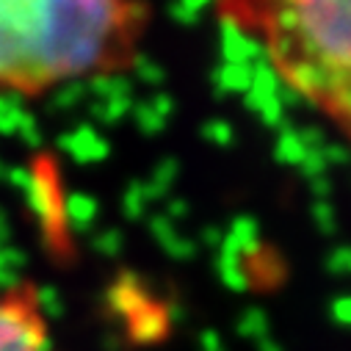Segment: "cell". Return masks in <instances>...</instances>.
<instances>
[{
  "label": "cell",
  "instance_id": "cell-1",
  "mask_svg": "<svg viewBox=\"0 0 351 351\" xmlns=\"http://www.w3.org/2000/svg\"><path fill=\"white\" fill-rule=\"evenodd\" d=\"M144 23V0H0V95L36 100L122 75Z\"/></svg>",
  "mask_w": 351,
  "mask_h": 351
},
{
  "label": "cell",
  "instance_id": "cell-2",
  "mask_svg": "<svg viewBox=\"0 0 351 351\" xmlns=\"http://www.w3.org/2000/svg\"><path fill=\"white\" fill-rule=\"evenodd\" d=\"M254 36L280 80L321 106L351 141V0H216Z\"/></svg>",
  "mask_w": 351,
  "mask_h": 351
},
{
  "label": "cell",
  "instance_id": "cell-3",
  "mask_svg": "<svg viewBox=\"0 0 351 351\" xmlns=\"http://www.w3.org/2000/svg\"><path fill=\"white\" fill-rule=\"evenodd\" d=\"M0 351H50L36 291L12 288L0 296Z\"/></svg>",
  "mask_w": 351,
  "mask_h": 351
},
{
  "label": "cell",
  "instance_id": "cell-4",
  "mask_svg": "<svg viewBox=\"0 0 351 351\" xmlns=\"http://www.w3.org/2000/svg\"><path fill=\"white\" fill-rule=\"evenodd\" d=\"M221 20V58L224 64H254L260 58H266L260 42L254 36H249L238 23L232 20Z\"/></svg>",
  "mask_w": 351,
  "mask_h": 351
},
{
  "label": "cell",
  "instance_id": "cell-5",
  "mask_svg": "<svg viewBox=\"0 0 351 351\" xmlns=\"http://www.w3.org/2000/svg\"><path fill=\"white\" fill-rule=\"evenodd\" d=\"M252 77H254V66L252 64H219L210 72V83L216 89V97H224L227 92H238L246 95L252 89Z\"/></svg>",
  "mask_w": 351,
  "mask_h": 351
},
{
  "label": "cell",
  "instance_id": "cell-6",
  "mask_svg": "<svg viewBox=\"0 0 351 351\" xmlns=\"http://www.w3.org/2000/svg\"><path fill=\"white\" fill-rule=\"evenodd\" d=\"M304 155H307V149H304V144L299 141V128H293V125H282L280 128V136H277V147H274V158L280 160V163H285V166H299L302 160H304Z\"/></svg>",
  "mask_w": 351,
  "mask_h": 351
},
{
  "label": "cell",
  "instance_id": "cell-7",
  "mask_svg": "<svg viewBox=\"0 0 351 351\" xmlns=\"http://www.w3.org/2000/svg\"><path fill=\"white\" fill-rule=\"evenodd\" d=\"M166 310H152V307H144L133 315V326L130 332L141 340H158L163 332H166Z\"/></svg>",
  "mask_w": 351,
  "mask_h": 351
},
{
  "label": "cell",
  "instance_id": "cell-8",
  "mask_svg": "<svg viewBox=\"0 0 351 351\" xmlns=\"http://www.w3.org/2000/svg\"><path fill=\"white\" fill-rule=\"evenodd\" d=\"M174 178H178V160H174V158H166V160L155 169V178H152V183L144 189V194H149L152 199H160V197L171 189Z\"/></svg>",
  "mask_w": 351,
  "mask_h": 351
},
{
  "label": "cell",
  "instance_id": "cell-9",
  "mask_svg": "<svg viewBox=\"0 0 351 351\" xmlns=\"http://www.w3.org/2000/svg\"><path fill=\"white\" fill-rule=\"evenodd\" d=\"M238 332L243 337H257V340H266L269 335V318L263 310H246L241 324H238Z\"/></svg>",
  "mask_w": 351,
  "mask_h": 351
},
{
  "label": "cell",
  "instance_id": "cell-10",
  "mask_svg": "<svg viewBox=\"0 0 351 351\" xmlns=\"http://www.w3.org/2000/svg\"><path fill=\"white\" fill-rule=\"evenodd\" d=\"M202 138H208L210 144H219V147H230L235 141V130L224 119H210L202 125Z\"/></svg>",
  "mask_w": 351,
  "mask_h": 351
},
{
  "label": "cell",
  "instance_id": "cell-11",
  "mask_svg": "<svg viewBox=\"0 0 351 351\" xmlns=\"http://www.w3.org/2000/svg\"><path fill=\"white\" fill-rule=\"evenodd\" d=\"M299 171H302V178L304 180H318V178H324V171H326V160H324V155H321V149H315V152H307L304 155V160L299 163Z\"/></svg>",
  "mask_w": 351,
  "mask_h": 351
},
{
  "label": "cell",
  "instance_id": "cell-12",
  "mask_svg": "<svg viewBox=\"0 0 351 351\" xmlns=\"http://www.w3.org/2000/svg\"><path fill=\"white\" fill-rule=\"evenodd\" d=\"M313 219H315V227H318L321 232H326V235L335 232V210H332V205H329L326 199H315V205H313Z\"/></svg>",
  "mask_w": 351,
  "mask_h": 351
},
{
  "label": "cell",
  "instance_id": "cell-13",
  "mask_svg": "<svg viewBox=\"0 0 351 351\" xmlns=\"http://www.w3.org/2000/svg\"><path fill=\"white\" fill-rule=\"evenodd\" d=\"M326 269L332 274H351V246H340L326 257Z\"/></svg>",
  "mask_w": 351,
  "mask_h": 351
},
{
  "label": "cell",
  "instance_id": "cell-14",
  "mask_svg": "<svg viewBox=\"0 0 351 351\" xmlns=\"http://www.w3.org/2000/svg\"><path fill=\"white\" fill-rule=\"evenodd\" d=\"M171 257H178V260H186V257H194V252H197V246L191 243V241H186V238H180L178 232H174L169 241H163L160 243Z\"/></svg>",
  "mask_w": 351,
  "mask_h": 351
},
{
  "label": "cell",
  "instance_id": "cell-15",
  "mask_svg": "<svg viewBox=\"0 0 351 351\" xmlns=\"http://www.w3.org/2000/svg\"><path fill=\"white\" fill-rule=\"evenodd\" d=\"M133 66H136L138 77H144V80H149V83H160V80H163V69H160L155 61H149L147 56H136Z\"/></svg>",
  "mask_w": 351,
  "mask_h": 351
},
{
  "label": "cell",
  "instance_id": "cell-16",
  "mask_svg": "<svg viewBox=\"0 0 351 351\" xmlns=\"http://www.w3.org/2000/svg\"><path fill=\"white\" fill-rule=\"evenodd\" d=\"M299 141L304 144V149H307V152H315V149H321V147L326 144L324 130H321V128H315V125H304V128H299Z\"/></svg>",
  "mask_w": 351,
  "mask_h": 351
},
{
  "label": "cell",
  "instance_id": "cell-17",
  "mask_svg": "<svg viewBox=\"0 0 351 351\" xmlns=\"http://www.w3.org/2000/svg\"><path fill=\"white\" fill-rule=\"evenodd\" d=\"M138 125H141L147 133H160L163 125H166V119H163L152 106H144V108H138Z\"/></svg>",
  "mask_w": 351,
  "mask_h": 351
},
{
  "label": "cell",
  "instance_id": "cell-18",
  "mask_svg": "<svg viewBox=\"0 0 351 351\" xmlns=\"http://www.w3.org/2000/svg\"><path fill=\"white\" fill-rule=\"evenodd\" d=\"M321 155H324L326 166H329V163H348V160H351V149L343 147V144H335V141H326V144L321 147Z\"/></svg>",
  "mask_w": 351,
  "mask_h": 351
},
{
  "label": "cell",
  "instance_id": "cell-19",
  "mask_svg": "<svg viewBox=\"0 0 351 351\" xmlns=\"http://www.w3.org/2000/svg\"><path fill=\"white\" fill-rule=\"evenodd\" d=\"M169 14L174 17V20H178L180 25H197L199 23V14H194V12H189L183 3H180V0H174V3L169 6Z\"/></svg>",
  "mask_w": 351,
  "mask_h": 351
},
{
  "label": "cell",
  "instance_id": "cell-20",
  "mask_svg": "<svg viewBox=\"0 0 351 351\" xmlns=\"http://www.w3.org/2000/svg\"><path fill=\"white\" fill-rule=\"evenodd\" d=\"M125 210H128V216H130V219H138V216L144 213V191H141L138 186H133V189H130Z\"/></svg>",
  "mask_w": 351,
  "mask_h": 351
},
{
  "label": "cell",
  "instance_id": "cell-21",
  "mask_svg": "<svg viewBox=\"0 0 351 351\" xmlns=\"http://www.w3.org/2000/svg\"><path fill=\"white\" fill-rule=\"evenodd\" d=\"M332 315L340 321V324H351V296H343L332 304Z\"/></svg>",
  "mask_w": 351,
  "mask_h": 351
},
{
  "label": "cell",
  "instance_id": "cell-22",
  "mask_svg": "<svg viewBox=\"0 0 351 351\" xmlns=\"http://www.w3.org/2000/svg\"><path fill=\"white\" fill-rule=\"evenodd\" d=\"M152 108H155L163 119H169V114L174 111V100H171L169 95H158V97H155V103H152Z\"/></svg>",
  "mask_w": 351,
  "mask_h": 351
},
{
  "label": "cell",
  "instance_id": "cell-23",
  "mask_svg": "<svg viewBox=\"0 0 351 351\" xmlns=\"http://www.w3.org/2000/svg\"><path fill=\"white\" fill-rule=\"evenodd\" d=\"M310 189H313V194H315L318 199H326V197L332 194V183H329L326 174H324V178H318V180H313Z\"/></svg>",
  "mask_w": 351,
  "mask_h": 351
},
{
  "label": "cell",
  "instance_id": "cell-24",
  "mask_svg": "<svg viewBox=\"0 0 351 351\" xmlns=\"http://www.w3.org/2000/svg\"><path fill=\"white\" fill-rule=\"evenodd\" d=\"M202 241H205V243H210V246H221L224 235H221V230H216V227H208V230H202Z\"/></svg>",
  "mask_w": 351,
  "mask_h": 351
},
{
  "label": "cell",
  "instance_id": "cell-25",
  "mask_svg": "<svg viewBox=\"0 0 351 351\" xmlns=\"http://www.w3.org/2000/svg\"><path fill=\"white\" fill-rule=\"evenodd\" d=\"M169 213H171L174 219H180V216H189V205H186L183 199H174V202H169Z\"/></svg>",
  "mask_w": 351,
  "mask_h": 351
},
{
  "label": "cell",
  "instance_id": "cell-26",
  "mask_svg": "<svg viewBox=\"0 0 351 351\" xmlns=\"http://www.w3.org/2000/svg\"><path fill=\"white\" fill-rule=\"evenodd\" d=\"M180 3L189 9V12H194V14H199L208 3H216V0H180Z\"/></svg>",
  "mask_w": 351,
  "mask_h": 351
},
{
  "label": "cell",
  "instance_id": "cell-27",
  "mask_svg": "<svg viewBox=\"0 0 351 351\" xmlns=\"http://www.w3.org/2000/svg\"><path fill=\"white\" fill-rule=\"evenodd\" d=\"M119 246H117V232H111V235H106V241H103V252H117Z\"/></svg>",
  "mask_w": 351,
  "mask_h": 351
},
{
  "label": "cell",
  "instance_id": "cell-28",
  "mask_svg": "<svg viewBox=\"0 0 351 351\" xmlns=\"http://www.w3.org/2000/svg\"><path fill=\"white\" fill-rule=\"evenodd\" d=\"M260 351H282V348H280L274 340H269V337H266V340H260Z\"/></svg>",
  "mask_w": 351,
  "mask_h": 351
}]
</instances>
